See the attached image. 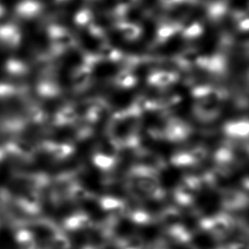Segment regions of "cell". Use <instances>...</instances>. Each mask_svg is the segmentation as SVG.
I'll return each mask as SVG.
<instances>
[{"mask_svg": "<svg viewBox=\"0 0 249 249\" xmlns=\"http://www.w3.org/2000/svg\"><path fill=\"white\" fill-rule=\"evenodd\" d=\"M50 249H71V243L64 233H57L48 243Z\"/></svg>", "mask_w": 249, "mask_h": 249, "instance_id": "obj_14", "label": "cell"}, {"mask_svg": "<svg viewBox=\"0 0 249 249\" xmlns=\"http://www.w3.org/2000/svg\"><path fill=\"white\" fill-rule=\"evenodd\" d=\"M35 90L37 96L42 98H51L56 93L55 86L52 84V82L44 78L37 80Z\"/></svg>", "mask_w": 249, "mask_h": 249, "instance_id": "obj_12", "label": "cell"}, {"mask_svg": "<svg viewBox=\"0 0 249 249\" xmlns=\"http://www.w3.org/2000/svg\"><path fill=\"white\" fill-rule=\"evenodd\" d=\"M162 5L168 8H172V7L178 6L179 4L183 3H187V2H193L194 0H159Z\"/></svg>", "mask_w": 249, "mask_h": 249, "instance_id": "obj_17", "label": "cell"}, {"mask_svg": "<svg viewBox=\"0 0 249 249\" xmlns=\"http://www.w3.org/2000/svg\"><path fill=\"white\" fill-rule=\"evenodd\" d=\"M15 241L19 249H38L34 233L27 227H19L15 233Z\"/></svg>", "mask_w": 249, "mask_h": 249, "instance_id": "obj_9", "label": "cell"}, {"mask_svg": "<svg viewBox=\"0 0 249 249\" xmlns=\"http://www.w3.org/2000/svg\"><path fill=\"white\" fill-rule=\"evenodd\" d=\"M4 71L13 78H22L30 72V66L26 61L19 58L12 57L8 59L4 66Z\"/></svg>", "mask_w": 249, "mask_h": 249, "instance_id": "obj_8", "label": "cell"}, {"mask_svg": "<svg viewBox=\"0 0 249 249\" xmlns=\"http://www.w3.org/2000/svg\"><path fill=\"white\" fill-rule=\"evenodd\" d=\"M3 148L7 159L20 162H32L37 155V149L29 142L23 140H12L3 144Z\"/></svg>", "mask_w": 249, "mask_h": 249, "instance_id": "obj_2", "label": "cell"}, {"mask_svg": "<svg viewBox=\"0 0 249 249\" xmlns=\"http://www.w3.org/2000/svg\"></svg>", "mask_w": 249, "mask_h": 249, "instance_id": "obj_19", "label": "cell"}, {"mask_svg": "<svg viewBox=\"0 0 249 249\" xmlns=\"http://www.w3.org/2000/svg\"><path fill=\"white\" fill-rule=\"evenodd\" d=\"M7 159L6 153L4 152L3 148V145L0 146V164L3 163Z\"/></svg>", "mask_w": 249, "mask_h": 249, "instance_id": "obj_18", "label": "cell"}, {"mask_svg": "<svg viewBox=\"0 0 249 249\" xmlns=\"http://www.w3.org/2000/svg\"><path fill=\"white\" fill-rule=\"evenodd\" d=\"M28 125L24 116H5L0 119V131L7 135H20L27 130Z\"/></svg>", "mask_w": 249, "mask_h": 249, "instance_id": "obj_5", "label": "cell"}, {"mask_svg": "<svg viewBox=\"0 0 249 249\" xmlns=\"http://www.w3.org/2000/svg\"><path fill=\"white\" fill-rule=\"evenodd\" d=\"M24 117L31 125L42 124L46 119L45 111L37 103H28Z\"/></svg>", "mask_w": 249, "mask_h": 249, "instance_id": "obj_11", "label": "cell"}, {"mask_svg": "<svg viewBox=\"0 0 249 249\" xmlns=\"http://www.w3.org/2000/svg\"><path fill=\"white\" fill-rule=\"evenodd\" d=\"M129 219L140 226H146L153 221L152 216L143 211H135L129 214Z\"/></svg>", "mask_w": 249, "mask_h": 249, "instance_id": "obj_15", "label": "cell"}, {"mask_svg": "<svg viewBox=\"0 0 249 249\" xmlns=\"http://www.w3.org/2000/svg\"><path fill=\"white\" fill-rule=\"evenodd\" d=\"M160 220L166 229L181 224V214L175 209H167L162 213Z\"/></svg>", "mask_w": 249, "mask_h": 249, "instance_id": "obj_13", "label": "cell"}, {"mask_svg": "<svg viewBox=\"0 0 249 249\" xmlns=\"http://www.w3.org/2000/svg\"><path fill=\"white\" fill-rule=\"evenodd\" d=\"M17 180L23 184L24 186L33 192H36L40 194L44 189L47 187L50 179L47 175L44 173L38 172H33V173H21L20 175H17Z\"/></svg>", "mask_w": 249, "mask_h": 249, "instance_id": "obj_4", "label": "cell"}, {"mask_svg": "<svg viewBox=\"0 0 249 249\" xmlns=\"http://www.w3.org/2000/svg\"><path fill=\"white\" fill-rule=\"evenodd\" d=\"M166 232L175 243L187 244L192 239V232L182 224L167 228Z\"/></svg>", "mask_w": 249, "mask_h": 249, "instance_id": "obj_10", "label": "cell"}, {"mask_svg": "<svg viewBox=\"0 0 249 249\" xmlns=\"http://www.w3.org/2000/svg\"><path fill=\"white\" fill-rule=\"evenodd\" d=\"M200 228L209 233L215 239L222 240L229 236L230 233L235 229V222L229 216L219 214L212 218L202 219Z\"/></svg>", "mask_w": 249, "mask_h": 249, "instance_id": "obj_1", "label": "cell"}, {"mask_svg": "<svg viewBox=\"0 0 249 249\" xmlns=\"http://www.w3.org/2000/svg\"><path fill=\"white\" fill-rule=\"evenodd\" d=\"M28 94V89L24 85H17L10 82H0V101H9L23 99Z\"/></svg>", "mask_w": 249, "mask_h": 249, "instance_id": "obj_6", "label": "cell"}, {"mask_svg": "<svg viewBox=\"0 0 249 249\" xmlns=\"http://www.w3.org/2000/svg\"><path fill=\"white\" fill-rule=\"evenodd\" d=\"M102 207L106 210H116L121 209V203L113 199H106L102 202Z\"/></svg>", "mask_w": 249, "mask_h": 249, "instance_id": "obj_16", "label": "cell"}, {"mask_svg": "<svg viewBox=\"0 0 249 249\" xmlns=\"http://www.w3.org/2000/svg\"><path fill=\"white\" fill-rule=\"evenodd\" d=\"M63 227L68 231H78L93 229L94 223L89 216L84 213H76L65 219Z\"/></svg>", "mask_w": 249, "mask_h": 249, "instance_id": "obj_7", "label": "cell"}, {"mask_svg": "<svg viewBox=\"0 0 249 249\" xmlns=\"http://www.w3.org/2000/svg\"><path fill=\"white\" fill-rule=\"evenodd\" d=\"M12 202L20 212L27 215H37L42 209L40 194L29 190L14 197Z\"/></svg>", "mask_w": 249, "mask_h": 249, "instance_id": "obj_3", "label": "cell"}]
</instances>
